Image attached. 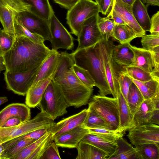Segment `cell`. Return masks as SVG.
<instances>
[{
  "mask_svg": "<svg viewBox=\"0 0 159 159\" xmlns=\"http://www.w3.org/2000/svg\"><path fill=\"white\" fill-rule=\"evenodd\" d=\"M58 65L52 80L61 88L69 107L79 108L87 105L93 91L84 84L73 69V57L66 51L60 52Z\"/></svg>",
  "mask_w": 159,
  "mask_h": 159,
  "instance_id": "2",
  "label": "cell"
},
{
  "mask_svg": "<svg viewBox=\"0 0 159 159\" xmlns=\"http://www.w3.org/2000/svg\"><path fill=\"white\" fill-rule=\"evenodd\" d=\"M98 4L93 0H78L69 10L66 16V23L70 33L77 36L81 26L88 19L99 14Z\"/></svg>",
  "mask_w": 159,
  "mask_h": 159,
  "instance_id": "7",
  "label": "cell"
},
{
  "mask_svg": "<svg viewBox=\"0 0 159 159\" xmlns=\"http://www.w3.org/2000/svg\"><path fill=\"white\" fill-rule=\"evenodd\" d=\"M98 14L86 20L82 25L78 35L76 49L89 47L103 39L98 25Z\"/></svg>",
  "mask_w": 159,
  "mask_h": 159,
  "instance_id": "13",
  "label": "cell"
},
{
  "mask_svg": "<svg viewBox=\"0 0 159 159\" xmlns=\"http://www.w3.org/2000/svg\"><path fill=\"white\" fill-rule=\"evenodd\" d=\"M81 141L98 148L107 156V159H109L115 155L118 149L116 143L108 141L90 133L86 135Z\"/></svg>",
  "mask_w": 159,
  "mask_h": 159,
  "instance_id": "20",
  "label": "cell"
},
{
  "mask_svg": "<svg viewBox=\"0 0 159 159\" xmlns=\"http://www.w3.org/2000/svg\"><path fill=\"white\" fill-rule=\"evenodd\" d=\"M52 140V134L49 132L45 140L28 157L27 159H40L43 154L49 143Z\"/></svg>",
  "mask_w": 159,
  "mask_h": 159,
  "instance_id": "46",
  "label": "cell"
},
{
  "mask_svg": "<svg viewBox=\"0 0 159 159\" xmlns=\"http://www.w3.org/2000/svg\"><path fill=\"white\" fill-rule=\"evenodd\" d=\"M60 56V52L53 50L41 64L32 85L53 74L57 67Z\"/></svg>",
  "mask_w": 159,
  "mask_h": 159,
  "instance_id": "23",
  "label": "cell"
},
{
  "mask_svg": "<svg viewBox=\"0 0 159 159\" xmlns=\"http://www.w3.org/2000/svg\"><path fill=\"white\" fill-rule=\"evenodd\" d=\"M88 114L84 125L88 129L101 128L110 129L107 122L96 113L92 109L88 107Z\"/></svg>",
  "mask_w": 159,
  "mask_h": 159,
  "instance_id": "34",
  "label": "cell"
},
{
  "mask_svg": "<svg viewBox=\"0 0 159 159\" xmlns=\"http://www.w3.org/2000/svg\"><path fill=\"white\" fill-rule=\"evenodd\" d=\"M131 79L142 93L145 100L151 99L159 94V82L152 79L143 82Z\"/></svg>",
  "mask_w": 159,
  "mask_h": 159,
  "instance_id": "32",
  "label": "cell"
},
{
  "mask_svg": "<svg viewBox=\"0 0 159 159\" xmlns=\"http://www.w3.org/2000/svg\"><path fill=\"white\" fill-rule=\"evenodd\" d=\"M112 37L120 44L130 43L133 39L139 37L135 31L126 24L115 25Z\"/></svg>",
  "mask_w": 159,
  "mask_h": 159,
  "instance_id": "30",
  "label": "cell"
},
{
  "mask_svg": "<svg viewBox=\"0 0 159 159\" xmlns=\"http://www.w3.org/2000/svg\"><path fill=\"white\" fill-rule=\"evenodd\" d=\"M54 50L24 36H16L11 49L2 57L6 70L27 71L42 64Z\"/></svg>",
  "mask_w": 159,
  "mask_h": 159,
  "instance_id": "1",
  "label": "cell"
},
{
  "mask_svg": "<svg viewBox=\"0 0 159 159\" xmlns=\"http://www.w3.org/2000/svg\"><path fill=\"white\" fill-rule=\"evenodd\" d=\"M35 141L31 139H25L19 141L4 150L2 159H12L26 146Z\"/></svg>",
  "mask_w": 159,
  "mask_h": 159,
  "instance_id": "39",
  "label": "cell"
},
{
  "mask_svg": "<svg viewBox=\"0 0 159 159\" xmlns=\"http://www.w3.org/2000/svg\"><path fill=\"white\" fill-rule=\"evenodd\" d=\"M31 8L25 0H0V21L5 31L15 38L16 17L22 12L30 11Z\"/></svg>",
  "mask_w": 159,
  "mask_h": 159,
  "instance_id": "9",
  "label": "cell"
},
{
  "mask_svg": "<svg viewBox=\"0 0 159 159\" xmlns=\"http://www.w3.org/2000/svg\"><path fill=\"white\" fill-rule=\"evenodd\" d=\"M118 102L120 127V131L124 133L132 127L133 116L128 103L120 91L117 97Z\"/></svg>",
  "mask_w": 159,
  "mask_h": 159,
  "instance_id": "25",
  "label": "cell"
},
{
  "mask_svg": "<svg viewBox=\"0 0 159 159\" xmlns=\"http://www.w3.org/2000/svg\"><path fill=\"white\" fill-rule=\"evenodd\" d=\"M22 123L19 118L13 117L7 120L0 127L6 128L13 127L17 126Z\"/></svg>",
  "mask_w": 159,
  "mask_h": 159,
  "instance_id": "50",
  "label": "cell"
},
{
  "mask_svg": "<svg viewBox=\"0 0 159 159\" xmlns=\"http://www.w3.org/2000/svg\"><path fill=\"white\" fill-rule=\"evenodd\" d=\"M143 4H147V7L149 5L159 6V2L157 0H140Z\"/></svg>",
  "mask_w": 159,
  "mask_h": 159,
  "instance_id": "55",
  "label": "cell"
},
{
  "mask_svg": "<svg viewBox=\"0 0 159 159\" xmlns=\"http://www.w3.org/2000/svg\"><path fill=\"white\" fill-rule=\"evenodd\" d=\"M132 11L135 20L143 30L145 32L149 31L150 18L147 7L140 0H136L132 5Z\"/></svg>",
  "mask_w": 159,
  "mask_h": 159,
  "instance_id": "26",
  "label": "cell"
},
{
  "mask_svg": "<svg viewBox=\"0 0 159 159\" xmlns=\"http://www.w3.org/2000/svg\"><path fill=\"white\" fill-rule=\"evenodd\" d=\"M74 72L80 80L88 87L93 89L95 82L89 71L74 64L73 66Z\"/></svg>",
  "mask_w": 159,
  "mask_h": 159,
  "instance_id": "40",
  "label": "cell"
},
{
  "mask_svg": "<svg viewBox=\"0 0 159 159\" xmlns=\"http://www.w3.org/2000/svg\"><path fill=\"white\" fill-rule=\"evenodd\" d=\"M15 38L0 28V55L3 56L11 49Z\"/></svg>",
  "mask_w": 159,
  "mask_h": 159,
  "instance_id": "42",
  "label": "cell"
},
{
  "mask_svg": "<svg viewBox=\"0 0 159 159\" xmlns=\"http://www.w3.org/2000/svg\"><path fill=\"white\" fill-rule=\"evenodd\" d=\"M87 109L78 113L64 118L55 124L49 129V132L54 139L59 135L81 125H84L88 114Z\"/></svg>",
  "mask_w": 159,
  "mask_h": 159,
  "instance_id": "15",
  "label": "cell"
},
{
  "mask_svg": "<svg viewBox=\"0 0 159 159\" xmlns=\"http://www.w3.org/2000/svg\"><path fill=\"white\" fill-rule=\"evenodd\" d=\"M32 6L31 11L40 17L50 22L54 11L49 0H25Z\"/></svg>",
  "mask_w": 159,
  "mask_h": 159,
  "instance_id": "28",
  "label": "cell"
},
{
  "mask_svg": "<svg viewBox=\"0 0 159 159\" xmlns=\"http://www.w3.org/2000/svg\"><path fill=\"white\" fill-rule=\"evenodd\" d=\"M16 18L30 31L40 35L45 41L50 42L51 36L49 21L40 17L30 11L20 13Z\"/></svg>",
  "mask_w": 159,
  "mask_h": 159,
  "instance_id": "14",
  "label": "cell"
},
{
  "mask_svg": "<svg viewBox=\"0 0 159 159\" xmlns=\"http://www.w3.org/2000/svg\"><path fill=\"white\" fill-rule=\"evenodd\" d=\"M121 71L133 79L144 82L152 79L150 73L137 66L122 67Z\"/></svg>",
  "mask_w": 159,
  "mask_h": 159,
  "instance_id": "35",
  "label": "cell"
},
{
  "mask_svg": "<svg viewBox=\"0 0 159 159\" xmlns=\"http://www.w3.org/2000/svg\"><path fill=\"white\" fill-rule=\"evenodd\" d=\"M149 51L151 52L152 55L154 67L159 68V46Z\"/></svg>",
  "mask_w": 159,
  "mask_h": 159,
  "instance_id": "52",
  "label": "cell"
},
{
  "mask_svg": "<svg viewBox=\"0 0 159 159\" xmlns=\"http://www.w3.org/2000/svg\"><path fill=\"white\" fill-rule=\"evenodd\" d=\"M98 43L89 47L76 49L70 54L75 64L87 70L93 77L95 86L99 89V94L106 96L111 92L100 57Z\"/></svg>",
  "mask_w": 159,
  "mask_h": 159,
  "instance_id": "3",
  "label": "cell"
},
{
  "mask_svg": "<svg viewBox=\"0 0 159 159\" xmlns=\"http://www.w3.org/2000/svg\"><path fill=\"white\" fill-rule=\"evenodd\" d=\"M135 148L139 159H159V144L148 143Z\"/></svg>",
  "mask_w": 159,
  "mask_h": 159,
  "instance_id": "33",
  "label": "cell"
},
{
  "mask_svg": "<svg viewBox=\"0 0 159 159\" xmlns=\"http://www.w3.org/2000/svg\"><path fill=\"white\" fill-rule=\"evenodd\" d=\"M118 149L116 154L110 158V159H138L136 149L123 137L117 141Z\"/></svg>",
  "mask_w": 159,
  "mask_h": 159,
  "instance_id": "29",
  "label": "cell"
},
{
  "mask_svg": "<svg viewBox=\"0 0 159 159\" xmlns=\"http://www.w3.org/2000/svg\"><path fill=\"white\" fill-rule=\"evenodd\" d=\"M6 67L3 57L0 55V73L2 71L6 70Z\"/></svg>",
  "mask_w": 159,
  "mask_h": 159,
  "instance_id": "57",
  "label": "cell"
},
{
  "mask_svg": "<svg viewBox=\"0 0 159 159\" xmlns=\"http://www.w3.org/2000/svg\"><path fill=\"white\" fill-rule=\"evenodd\" d=\"M89 134L88 128L84 125H80L59 135L54 141L59 147L76 148L82 139Z\"/></svg>",
  "mask_w": 159,
  "mask_h": 159,
  "instance_id": "16",
  "label": "cell"
},
{
  "mask_svg": "<svg viewBox=\"0 0 159 159\" xmlns=\"http://www.w3.org/2000/svg\"><path fill=\"white\" fill-rule=\"evenodd\" d=\"M52 49L60 48L73 51L75 39L55 16L54 12L50 20Z\"/></svg>",
  "mask_w": 159,
  "mask_h": 159,
  "instance_id": "11",
  "label": "cell"
},
{
  "mask_svg": "<svg viewBox=\"0 0 159 159\" xmlns=\"http://www.w3.org/2000/svg\"><path fill=\"white\" fill-rule=\"evenodd\" d=\"M76 148L77 150L76 159H104L108 157L96 147L81 140Z\"/></svg>",
  "mask_w": 159,
  "mask_h": 159,
  "instance_id": "27",
  "label": "cell"
},
{
  "mask_svg": "<svg viewBox=\"0 0 159 159\" xmlns=\"http://www.w3.org/2000/svg\"><path fill=\"white\" fill-rule=\"evenodd\" d=\"M150 27L149 32L151 34H159V11L154 14L150 18Z\"/></svg>",
  "mask_w": 159,
  "mask_h": 159,
  "instance_id": "47",
  "label": "cell"
},
{
  "mask_svg": "<svg viewBox=\"0 0 159 159\" xmlns=\"http://www.w3.org/2000/svg\"><path fill=\"white\" fill-rule=\"evenodd\" d=\"M130 47L134 53L133 60L131 66L138 67L150 73L154 68L151 52L143 48H138L131 44Z\"/></svg>",
  "mask_w": 159,
  "mask_h": 159,
  "instance_id": "22",
  "label": "cell"
},
{
  "mask_svg": "<svg viewBox=\"0 0 159 159\" xmlns=\"http://www.w3.org/2000/svg\"><path fill=\"white\" fill-rule=\"evenodd\" d=\"M89 133L93 134L108 141L117 143V140L123 137L124 133L106 129H88Z\"/></svg>",
  "mask_w": 159,
  "mask_h": 159,
  "instance_id": "37",
  "label": "cell"
},
{
  "mask_svg": "<svg viewBox=\"0 0 159 159\" xmlns=\"http://www.w3.org/2000/svg\"><path fill=\"white\" fill-rule=\"evenodd\" d=\"M47 114L41 111L34 118L13 127H0V141L2 144L14 138L41 129H50L55 124Z\"/></svg>",
  "mask_w": 159,
  "mask_h": 159,
  "instance_id": "6",
  "label": "cell"
},
{
  "mask_svg": "<svg viewBox=\"0 0 159 159\" xmlns=\"http://www.w3.org/2000/svg\"><path fill=\"white\" fill-rule=\"evenodd\" d=\"M42 64L27 71L11 72L5 70L4 73V79L7 89L19 95H26Z\"/></svg>",
  "mask_w": 159,
  "mask_h": 159,
  "instance_id": "10",
  "label": "cell"
},
{
  "mask_svg": "<svg viewBox=\"0 0 159 159\" xmlns=\"http://www.w3.org/2000/svg\"><path fill=\"white\" fill-rule=\"evenodd\" d=\"M130 43L114 45L112 51V57L114 61L121 67L131 66L134 57L133 52Z\"/></svg>",
  "mask_w": 159,
  "mask_h": 159,
  "instance_id": "21",
  "label": "cell"
},
{
  "mask_svg": "<svg viewBox=\"0 0 159 159\" xmlns=\"http://www.w3.org/2000/svg\"><path fill=\"white\" fill-rule=\"evenodd\" d=\"M13 117H18L22 122L30 119V107L21 103H13L9 104L0 111V127L8 119Z\"/></svg>",
  "mask_w": 159,
  "mask_h": 159,
  "instance_id": "18",
  "label": "cell"
},
{
  "mask_svg": "<svg viewBox=\"0 0 159 159\" xmlns=\"http://www.w3.org/2000/svg\"><path fill=\"white\" fill-rule=\"evenodd\" d=\"M58 146L54 140L48 144L40 159H61Z\"/></svg>",
  "mask_w": 159,
  "mask_h": 159,
  "instance_id": "45",
  "label": "cell"
},
{
  "mask_svg": "<svg viewBox=\"0 0 159 159\" xmlns=\"http://www.w3.org/2000/svg\"><path fill=\"white\" fill-rule=\"evenodd\" d=\"M95 1L98 4V5L101 0H95Z\"/></svg>",
  "mask_w": 159,
  "mask_h": 159,
  "instance_id": "61",
  "label": "cell"
},
{
  "mask_svg": "<svg viewBox=\"0 0 159 159\" xmlns=\"http://www.w3.org/2000/svg\"><path fill=\"white\" fill-rule=\"evenodd\" d=\"M41 111L54 120L67 112L69 107L60 86L52 80L47 86L39 104Z\"/></svg>",
  "mask_w": 159,
  "mask_h": 159,
  "instance_id": "4",
  "label": "cell"
},
{
  "mask_svg": "<svg viewBox=\"0 0 159 159\" xmlns=\"http://www.w3.org/2000/svg\"><path fill=\"white\" fill-rule=\"evenodd\" d=\"M49 133V132L40 139L35 141L26 146L12 159H27L30 155L45 140Z\"/></svg>",
  "mask_w": 159,
  "mask_h": 159,
  "instance_id": "41",
  "label": "cell"
},
{
  "mask_svg": "<svg viewBox=\"0 0 159 159\" xmlns=\"http://www.w3.org/2000/svg\"><path fill=\"white\" fill-rule=\"evenodd\" d=\"M141 43L143 48L150 50L159 46V34H146L142 37Z\"/></svg>",
  "mask_w": 159,
  "mask_h": 159,
  "instance_id": "44",
  "label": "cell"
},
{
  "mask_svg": "<svg viewBox=\"0 0 159 159\" xmlns=\"http://www.w3.org/2000/svg\"><path fill=\"white\" fill-rule=\"evenodd\" d=\"M150 74L152 79L159 82V68L154 67Z\"/></svg>",
  "mask_w": 159,
  "mask_h": 159,
  "instance_id": "54",
  "label": "cell"
},
{
  "mask_svg": "<svg viewBox=\"0 0 159 159\" xmlns=\"http://www.w3.org/2000/svg\"><path fill=\"white\" fill-rule=\"evenodd\" d=\"M158 2H159V0H157Z\"/></svg>",
  "mask_w": 159,
  "mask_h": 159,
  "instance_id": "62",
  "label": "cell"
},
{
  "mask_svg": "<svg viewBox=\"0 0 159 159\" xmlns=\"http://www.w3.org/2000/svg\"><path fill=\"white\" fill-rule=\"evenodd\" d=\"M107 17L112 20L115 25L126 24L121 17L112 8Z\"/></svg>",
  "mask_w": 159,
  "mask_h": 159,
  "instance_id": "49",
  "label": "cell"
},
{
  "mask_svg": "<svg viewBox=\"0 0 159 159\" xmlns=\"http://www.w3.org/2000/svg\"><path fill=\"white\" fill-rule=\"evenodd\" d=\"M120 91L127 103V97L129 87L133 82L130 77L120 71L118 78Z\"/></svg>",
  "mask_w": 159,
  "mask_h": 159,
  "instance_id": "43",
  "label": "cell"
},
{
  "mask_svg": "<svg viewBox=\"0 0 159 159\" xmlns=\"http://www.w3.org/2000/svg\"><path fill=\"white\" fill-rule=\"evenodd\" d=\"M150 123L159 124V109H155L153 111L150 120Z\"/></svg>",
  "mask_w": 159,
  "mask_h": 159,
  "instance_id": "53",
  "label": "cell"
},
{
  "mask_svg": "<svg viewBox=\"0 0 159 159\" xmlns=\"http://www.w3.org/2000/svg\"><path fill=\"white\" fill-rule=\"evenodd\" d=\"M127 136L131 144L137 147L155 143L159 144V126L151 123L135 126L128 130Z\"/></svg>",
  "mask_w": 159,
  "mask_h": 159,
  "instance_id": "12",
  "label": "cell"
},
{
  "mask_svg": "<svg viewBox=\"0 0 159 159\" xmlns=\"http://www.w3.org/2000/svg\"><path fill=\"white\" fill-rule=\"evenodd\" d=\"M97 23L103 39L108 41L113 34L115 25L113 21L107 17H102L99 14Z\"/></svg>",
  "mask_w": 159,
  "mask_h": 159,
  "instance_id": "38",
  "label": "cell"
},
{
  "mask_svg": "<svg viewBox=\"0 0 159 159\" xmlns=\"http://www.w3.org/2000/svg\"><path fill=\"white\" fill-rule=\"evenodd\" d=\"M56 70L50 76L39 81L30 88L26 94L25 101V104L28 107L30 108H34L38 106Z\"/></svg>",
  "mask_w": 159,
  "mask_h": 159,
  "instance_id": "19",
  "label": "cell"
},
{
  "mask_svg": "<svg viewBox=\"0 0 159 159\" xmlns=\"http://www.w3.org/2000/svg\"><path fill=\"white\" fill-rule=\"evenodd\" d=\"M155 109L151 99L145 100L133 116L132 127L142 124L150 123V118Z\"/></svg>",
  "mask_w": 159,
  "mask_h": 159,
  "instance_id": "24",
  "label": "cell"
},
{
  "mask_svg": "<svg viewBox=\"0 0 159 159\" xmlns=\"http://www.w3.org/2000/svg\"><path fill=\"white\" fill-rule=\"evenodd\" d=\"M15 30L16 37H25L36 43L41 44H44L45 40L42 36L37 34L32 33L28 30L17 19L16 16L15 21Z\"/></svg>",
  "mask_w": 159,
  "mask_h": 159,
  "instance_id": "36",
  "label": "cell"
},
{
  "mask_svg": "<svg viewBox=\"0 0 159 159\" xmlns=\"http://www.w3.org/2000/svg\"><path fill=\"white\" fill-rule=\"evenodd\" d=\"M144 100L142 93L133 82L129 87L127 97V103L133 117Z\"/></svg>",
  "mask_w": 159,
  "mask_h": 159,
  "instance_id": "31",
  "label": "cell"
},
{
  "mask_svg": "<svg viewBox=\"0 0 159 159\" xmlns=\"http://www.w3.org/2000/svg\"><path fill=\"white\" fill-rule=\"evenodd\" d=\"M123 2L125 3L132 6L134 1L136 0H121Z\"/></svg>",
  "mask_w": 159,
  "mask_h": 159,
  "instance_id": "60",
  "label": "cell"
},
{
  "mask_svg": "<svg viewBox=\"0 0 159 159\" xmlns=\"http://www.w3.org/2000/svg\"><path fill=\"white\" fill-rule=\"evenodd\" d=\"M56 3L68 10L70 9L78 0H53Z\"/></svg>",
  "mask_w": 159,
  "mask_h": 159,
  "instance_id": "51",
  "label": "cell"
},
{
  "mask_svg": "<svg viewBox=\"0 0 159 159\" xmlns=\"http://www.w3.org/2000/svg\"><path fill=\"white\" fill-rule=\"evenodd\" d=\"M113 0H101L98 6L99 13L106 15L108 14L111 8Z\"/></svg>",
  "mask_w": 159,
  "mask_h": 159,
  "instance_id": "48",
  "label": "cell"
},
{
  "mask_svg": "<svg viewBox=\"0 0 159 159\" xmlns=\"http://www.w3.org/2000/svg\"><path fill=\"white\" fill-rule=\"evenodd\" d=\"M111 8L123 19L126 24L131 28L139 37L146 34L135 20L133 14L132 6L128 5L121 0H113Z\"/></svg>",
  "mask_w": 159,
  "mask_h": 159,
  "instance_id": "17",
  "label": "cell"
},
{
  "mask_svg": "<svg viewBox=\"0 0 159 159\" xmlns=\"http://www.w3.org/2000/svg\"><path fill=\"white\" fill-rule=\"evenodd\" d=\"M88 107L104 119L109 125L111 130L122 132L120 127L117 98L99 94L94 95L88 103Z\"/></svg>",
  "mask_w": 159,
  "mask_h": 159,
  "instance_id": "8",
  "label": "cell"
},
{
  "mask_svg": "<svg viewBox=\"0 0 159 159\" xmlns=\"http://www.w3.org/2000/svg\"><path fill=\"white\" fill-rule=\"evenodd\" d=\"M99 56L106 77L114 98H117L120 92L118 78L122 67L117 65L112 57L113 42L103 39L98 43Z\"/></svg>",
  "mask_w": 159,
  "mask_h": 159,
  "instance_id": "5",
  "label": "cell"
},
{
  "mask_svg": "<svg viewBox=\"0 0 159 159\" xmlns=\"http://www.w3.org/2000/svg\"><path fill=\"white\" fill-rule=\"evenodd\" d=\"M8 98L6 97H0V106L8 101Z\"/></svg>",
  "mask_w": 159,
  "mask_h": 159,
  "instance_id": "58",
  "label": "cell"
},
{
  "mask_svg": "<svg viewBox=\"0 0 159 159\" xmlns=\"http://www.w3.org/2000/svg\"><path fill=\"white\" fill-rule=\"evenodd\" d=\"M154 104L155 109H159V94H157L151 99Z\"/></svg>",
  "mask_w": 159,
  "mask_h": 159,
  "instance_id": "56",
  "label": "cell"
},
{
  "mask_svg": "<svg viewBox=\"0 0 159 159\" xmlns=\"http://www.w3.org/2000/svg\"><path fill=\"white\" fill-rule=\"evenodd\" d=\"M4 150L3 146L0 141V159H2V156Z\"/></svg>",
  "mask_w": 159,
  "mask_h": 159,
  "instance_id": "59",
  "label": "cell"
}]
</instances>
